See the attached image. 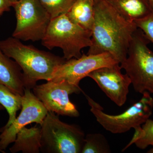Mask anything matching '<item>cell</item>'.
<instances>
[{
	"label": "cell",
	"mask_w": 153,
	"mask_h": 153,
	"mask_svg": "<svg viewBox=\"0 0 153 153\" xmlns=\"http://www.w3.org/2000/svg\"><path fill=\"white\" fill-rule=\"evenodd\" d=\"M79 86L65 81H47L33 88L34 94L43 103L48 111L58 115L77 117L79 112L69 99V95L81 92Z\"/></svg>",
	"instance_id": "8"
},
{
	"label": "cell",
	"mask_w": 153,
	"mask_h": 153,
	"mask_svg": "<svg viewBox=\"0 0 153 153\" xmlns=\"http://www.w3.org/2000/svg\"><path fill=\"white\" fill-rule=\"evenodd\" d=\"M119 63L94 70L88 74L108 98L117 105H123L126 101L129 88L131 84L126 74L122 73Z\"/></svg>",
	"instance_id": "11"
},
{
	"label": "cell",
	"mask_w": 153,
	"mask_h": 153,
	"mask_svg": "<svg viewBox=\"0 0 153 153\" xmlns=\"http://www.w3.org/2000/svg\"><path fill=\"white\" fill-rule=\"evenodd\" d=\"M13 7L17 21L13 37L20 41H41L51 18L39 0H18Z\"/></svg>",
	"instance_id": "7"
},
{
	"label": "cell",
	"mask_w": 153,
	"mask_h": 153,
	"mask_svg": "<svg viewBox=\"0 0 153 153\" xmlns=\"http://www.w3.org/2000/svg\"><path fill=\"white\" fill-rule=\"evenodd\" d=\"M150 41L139 28L134 33L127 56L121 63L131 81L134 89L143 94H153V52L148 47Z\"/></svg>",
	"instance_id": "4"
},
{
	"label": "cell",
	"mask_w": 153,
	"mask_h": 153,
	"mask_svg": "<svg viewBox=\"0 0 153 153\" xmlns=\"http://www.w3.org/2000/svg\"><path fill=\"white\" fill-rule=\"evenodd\" d=\"M126 21L144 19L153 11L148 0H106Z\"/></svg>",
	"instance_id": "13"
},
{
	"label": "cell",
	"mask_w": 153,
	"mask_h": 153,
	"mask_svg": "<svg viewBox=\"0 0 153 153\" xmlns=\"http://www.w3.org/2000/svg\"><path fill=\"white\" fill-rule=\"evenodd\" d=\"M51 19L66 14L76 0H39Z\"/></svg>",
	"instance_id": "19"
},
{
	"label": "cell",
	"mask_w": 153,
	"mask_h": 153,
	"mask_svg": "<svg viewBox=\"0 0 153 153\" xmlns=\"http://www.w3.org/2000/svg\"><path fill=\"white\" fill-rule=\"evenodd\" d=\"M135 132L129 143L122 150L124 152L133 144L141 149L149 146H153V120L149 118L143 124L142 126L134 128Z\"/></svg>",
	"instance_id": "17"
},
{
	"label": "cell",
	"mask_w": 153,
	"mask_h": 153,
	"mask_svg": "<svg viewBox=\"0 0 153 153\" xmlns=\"http://www.w3.org/2000/svg\"><path fill=\"white\" fill-rule=\"evenodd\" d=\"M11 2L13 3V4H14V3H16V2H17L18 0H10Z\"/></svg>",
	"instance_id": "24"
},
{
	"label": "cell",
	"mask_w": 153,
	"mask_h": 153,
	"mask_svg": "<svg viewBox=\"0 0 153 153\" xmlns=\"http://www.w3.org/2000/svg\"><path fill=\"white\" fill-rule=\"evenodd\" d=\"M0 49L22 68L26 88H33L38 80L50 81L59 66L66 60L50 52L25 45L19 39L10 37L0 41Z\"/></svg>",
	"instance_id": "2"
},
{
	"label": "cell",
	"mask_w": 153,
	"mask_h": 153,
	"mask_svg": "<svg viewBox=\"0 0 153 153\" xmlns=\"http://www.w3.org/2000/svg\"><path fill=\"white\" fill-rule=\"evenodd\" d=\"M94 10L91 44L87 55L109 53L120 64L126 58L138 27L134 22L124 19L106 0H94Z\"/></svg>",
	"instance_id": "1"
},
{
	"label": "cell",
	"mask_w": 153,
	"mask_h": 153,
	"mask_svg": "<svg viewBox=\"0 0 153 153\" xmlns=\"http://www.w3.org/2000/svg\"><path fill=\"white\" fill-rule=\"evenodd\" d=\"M13 5L10 0H0V17L5 12L10 10V7H13Z\"/></svg>",
	"instance_id": "21"
},
{
	"label": "cell",
	"mask_w": 153,
	"mask_h": 153,
	"mask_svg": "<svg viewBox=\"0 0 153 153\" xmlns=\"http://www.w3.org/2000/svg\"><path fill=\"white\" fill-rule=\"evenodd\" d=\"M148 153H153V148L150 149L147 152Z\"/></svg>",
	"instance_id": "23"
},
{
	"label": "cell",
	"mask_w": 153,
	"mask_h": 153,
	"mask_svg": "<svg viewBox=\"0 0 153 153\" xmlns=\"http://www.w3.org/2000/svg\"><path fill=\"white\" fill-rule=\"evenodd\" d=\"M111 152L110 147L103 135L89 134L86 135L82 148V153H108Z\"/></svg>",
	"instance_id": "18"
},
{
	"label": "cell",
	"mask_w": 153,
	"mask_h": 153,
	"mask_svg": "<svg viewBox=\"0 0 153 153\" xmlns=\"http://www.w3.org/2000/svg\"><path fill=\"white\" fill-rule=\"evenodd\" d=\"M142 98L126 111L118 115H110L103 111L102 107L88 96L85 95L90 111L97 122L108 131L121 134L141 126L152 114L153 98L149 92L145 91Z\"/></svg>",
	"instance_id": "6"
},
{
	"label": "cell",
	"mask_w": 153,
	"mask_h": 153,
	"mask_svg": "<svg viewBox=\"0 0 153 153\" xmlns=\"http://www.w3.org/2000/svg\"><path fill=\"white\" fill-rule=\"evenodd\" d=\"M116 63H119L109 53L94 55L82 54L80 58L66 60L57 68L51 80H65L71 84L79 86L80 80L88 76L92 71Z\"/></svg>",
	"instance_id": "9"
},
{
	"label": "cell",
	"mask_w": 153,
	"mask_h": 153,
	"mask_svg": "<svg viewBox=\"0 0 153 153\" xmlns=\"http://www.w3.org/2000/svg\"><path fill=\"white\" fill-rule=\"evenodd\" d=\"M0 84L23 96L26 88L22 68L0 49Z\"/></svg>",
	"instance_id": "12"
},
{
	"label": "cell",
	"mask_w": 153,
	"mask_h": 153,
	"mask_svg": "<svg viewBox=\"0 0 153 153\" xmlns=\"http://www.w3.org/2000/svg\"><path fill=\"white\" fill-rule=\"evenodd\" d=\"M48 111L43 103L30 91L25 88L22 96V111L16 120L0 134V152L5 150L15 141L17 134L25 126L33 123L41 125Z\"/></svg>",
	"instance_id": "10"
},
{
	"label": "cell",
	"mask_w": 153,
	"mask_h": 153,
	"mask_svg": "<svg viewBox=\"0 0 153 153\" xmlns=\"http://www.w3.org/2000/svg\"><path fill=\"white\" fill-rule=\"evenodd\" d=\"M149 1V2L150 4L152 7V8L153 10V0H148Z\"/></svg>",
	"instance_id": "22"
},
{
	"label": "cell",
	"mask_w": 153,
	"mask_h": 153,
	"mask_svg": "<svg viewBox=\"0 0 153 153\" xmlns=\"http://www.w3.org/2000/svg\"><path fill=\"white\" fill-rule=\"evenodd\" d=\"M91 32L71 22L65 14L51 19L41 42L49 50L61 48L63 58L68 60L80 58L81 50L91 45Z\"/></svg>",
	"instance_id": "3"
},
{
	"label": "cell",
	"mask_w": 153,
	"mask_h": 153,
	"mask_svg": "<svg viewBox=\"0 0 153 153\" xmlns=\"http://www.w3.org/2000/svg\"><path fill=\"white\" fill-rule=\"evenodd\" d=\"M4 109V107L1 105L0 104V110H2Z\"/></svg>",
	"instance_id": "25"
},
{
	"label": "cell",
	"mask_w": 153,
	"mask_h": 153,
	"mask_svg": "<svg viewBox=\"0 0 153 153\" xmlns=\"http://www.w3.org/2000/svg\"><path fill=\"white\" fill-rule=\"evenodd\" d=\"M134 23L138 28L142 30L149 41L153 43V11L146 18Z\"/></svg>",
	"instance_id": "20"
},
{
	"label": "cell",
	"mask_w": 153,
	"mask_h": 153,
	"mask_svg": "<svg viewBox=\"0 0 153 153\" xmlns=\"http://www.w3.org/2000/svg\"><path fill=\"white\" fill-rule=\"evenodd\" d=\"M66 15L74 24L91 32L94 21V0H76Z\"/></svg>",
	"instance_id": "14"
},
{
	"label": "cell",
	"mask_w": 153,
	"mask_h": 153,
	"mask_svg": "<svg viewBox=\"0 0 153 153\" xmlns=\"http://www.w3.org/2000/svg\"><path fill=\"white\" fill-rule=\"evenodd\" d=\"M41 152L48 153H79L85 134L78 126L63 122L54 112L48 111L41 125Z\"/></svg>",
	"instance_id": "5"
},
{
	"label": "cell",
	"mask_w": 153,
	"mask_h": 153,
	"mask_svg": "<svg viewBox=\"0 0 153 153\" xmlns=\"http://www.w3.org/2000/svg\"><path fill=\"white\" fill-rule=\"evenodd\" d=\"M41 128L35 126L28 128L25 127L17 134L10 151L12 153H39L41 152Z\"/></svg>",
	"instance_id": "15"
},
{
	"label": "cell",
	"mask_w": 153,
	"mask_h": 153,
	"mask_svg": "<svg viewBox=\"0 0 153 153\" xmlns=\"http://www.w3.org/2000/svg\"><path fill=\"white\" fill-rule=\"evenodd\" d=\"M22 96L15 93L5 85L0 84V104L7 110L9 115L7 124L0 132L7 128L16 118L17 111L22 107Z\"/></svg>",
	"instance_id": "16"
}]
</instances>
